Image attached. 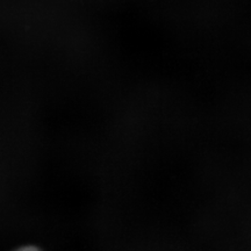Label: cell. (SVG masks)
<instances>
[{
	"label": "cell",
	"mask_w": 251,
	"mask_h": 251,
	"mask_svg": "<svg viewBox=\"0 0 251 251\" xmlns=\"http://www.w3.org/2000/svg\"><path fill=\"white\" fill-rule=\"evenodd\" d=\"M14 251H41L39 248L34 247V246H25V247H21L19 248V249L14 250Z\"/></svg>",
	"instance_id": "6da1fadb"
}]
</instances>
